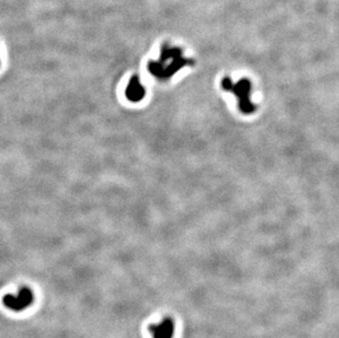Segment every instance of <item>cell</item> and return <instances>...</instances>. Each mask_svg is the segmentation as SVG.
<instances>
[{
	"label": "cell",
	"mask_w": 339,
	"mask_h": 338,
	"mask_svg": "<svg viewBox=\"0 0 339 338\" xmlns=\"http://www.w3.org/2000/svg\"><path fill=\"white\" fill-rule=\"evenodd\" d=\"M188 65H193V61L186 59L179 48L170 47L164 44L158 61L149 62L147 68L153 76L159 80H167L171 78L181 68Z\"/></svg>",
	"instance_id": "cell-1"
},
{
	"label": "cell",
	"mask_w": 339,
	"mask_h": 338,
	"mask_svg": "<svg viewBox=\"0 0 339 338\" xmlns=\"http://www.w3.org/2000/svg\"><path fill=\"white\" fill-rule=\"evenodd\" d=\"M222 88L232 93L237 98L239 111L244 114H251L256 111V105L250 100L252 85L248 78L239 79L236 84L233 83L231 77H224L222 79Z\"/></svg>",
	"instance_id": "cell-2"
},
{
	"label": "cell",
	"mask_w": 339,
	"mask_h": 338,
	"mask_svg": "<svg viewBox=\"0 0 339 338\" xmlns=\"http://www.w3.org/2000/svg\"><path fill=\"white\" fill-rule=\"evenodd\" d=\"M33 301V292L29 288H21L17 294H7L4 297L5 306L14 312L25 311L32 304Z\"/></svg>",
	"instance_id": "cell-3"
},
{
	"label": "cell",
	"mask_w": 339,
	"mask_h": 338,
	"mask_svg": "<svg viewBox=\"0 0 339 338\" xmlns=\"http://www.w3.org/2000/svg\"><path fill=\"white\" fill-rule=\"evenodd\" d=\"M149 330L153 338H172L175 333V323L170 317H167L159 324L152 325Z\"/></svg>",
	"instance_id": "cell-4"
},
{
	"label": "cell",
	"mask_w": 339,
	"mask_h": 338,
	"mask_svg": "<svg viewBox=\"0 0 339 338\" xmlns=\"http://www.w3.org/2000/svg\"><path fill=\"white\" fill-rule=\"evenodd\" d=\"M145 88L141 84V80L137 76H133L129 82L125 90V96L132 102H139L145 97Z\"/></svg>",
	"instance_id": "cell-5"
}]
</instances>
